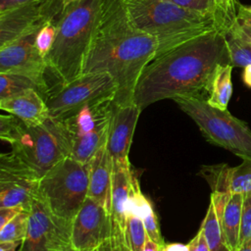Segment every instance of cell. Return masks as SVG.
Masks as SVG:
<instances>
[{
	"label": "cell",
	"instance_id": "obj_4",
	"mask_svg": "<svg viewBox=\"0 0 251 251\" xmlns=\"http://www.w3.org/2000/svg\"><path fill=\"white\" fill-rule=\"evenodd\" d=\"M103 0H78L63 7L56 19V37L46 56L48 95L82 75ZM48 97V96H47Z\"/></svg>",
	"mask_w": 251,
	"mask_h": 251
},
{
	"label": "cell",
	"instance_id": "obj_6",
	"mask_svg": "<svg viewBox=\"0 0 251 251\" xmlns=\"http://www.w3.org/2000/svg\"><path fill=\"white\" fill-rule=\"evenodd\" d=\"M174 101L195 122L208 142L223 147L241 159L251 158V129L245 122L235 118L227 110L209 105L205 98L179 97Z\"/></svg>",
	"mask_w": 251,
	"mask_h": 251
},
{
	"label": "cell",
	"instance_id": "obj_28",
	"mask_svg": "<svg viewBox=\"0 0 251 251\" xmlns=\"http://www.w3.org/2000/svg\"><path fill=\"white\" fill-rule=\"evenodd\" d=\"M126 237L130 251H143L147 238L143 221L136 217H127Z\"/></svg>",
	"mask_w": 251,
	"mask_h": 251
},
{
	"label": "cell",
	"instance_id": "obj_29",
	"mask_svg": "<svg viewBox=\"0 0 251 251\" xmlns=\"http://www.w3.org/2000/svg\"><path fill=\"white\" fill-rule=\"evenodd\" d=\"M238 0H215L217 8V23L221 29L227 30L234 23Z\"/></svg>",
	"mask_w": 251,
	"mask_h": 251
},
{
	"label": "cell",
	"instance_id": "obj_30",
	"mask_svg": "<svg viewBox=\"0 0 251 251\" xmlns=\"http://www.w3.org/2000/svg\"><path fill=\"white\" fill-rule=\"evenodd\" d=\"M56 37V20L49 21L42 25L36 33L35 47L38 53L45 59L50 52Z\"/></svg>",
	"mask_w": 251,
	"mask_h": 251
},
{
	"label": "cell",
	"instance_id": "obj_24",
	"mask_svg": "<svg viewBox=\"0 0 251 251\" xmlns=\"http://www.w3.org/2000/svg\"><path fill=\"white\" fill-rule=\"evenodd\" d=\"M226 41L230 64L233 67L245 68L251 65V42L232 27L226 30Z\"/></svg>",
	"mask_w": 251,
	"mask_h": 251
},
{
	"label": "cell",
	"instance_id": "obj_2",
	"mask_svg": "<svg viewBox=\"0 0 251 251\" xmlns=\"http://www.w3.org/2000/svg\"><path fill=\"white\" fill-rule=\"evenodd\" d=\"M157 51L156 40L134 26L121 0H103L82 74H110L118 85L114 103H132L139 76Z\"/></svg>",
	"mask_w": 251,
	"mask_h": 251
},
{
	"label": "cell",
	"instance_id": "obj_32",
	"mask_svg": "<svg viewBox=\"0 0 251 251\" xmlns=\"http://www.w3.org/2000/svg\"><path fill=\"white\" fill-rule=\"evenodd\" d=\"M230 27L234 28L246 40L251 42V5L238 2L236 18Z\"/></svg>",
	"mask_w": 251,
	"mask_h": 251
},
{
	"label": "cell",
	"instance_id": "obj_43",
	"mask_svg": "<svg viewBox=\"0 0 251 251\" xmlns=\"http://www.w3.org/2000/svg\"><path fill=\"white\" fill-rule=\"evenodd\" d=\"M238 251H251V239L245 241L243 244L240 245Z\"/></svg>",
	"mask_w": 251,
	"mask_h": 251
},
{
	"label": "cell",
	"instance_id": "obj_38",
	"mask_svg": "<svg viewBox=\"0 0 251 251\" xmlns=\"http://www.w3.org/2000/svg\"><path fill=\"white\" fill-rule=\"evenodd\" d=\"M39 0H0V13H4L19 6Z\"/></svg>",
	"mask_w": 251,
	"mask_h": 251
},
{
	"label": "cell",
	"instance_id": "obj_11",
	"mask_svg": "<svg viewBox=\"0 0 251 251\" xmlns=\"http://www.w3.org/2000/svg\"><path fill=\"white\" fill-rule=\"evenodd\" d=\"M38 30L29 32L0 48V73L16 74L30 78L38 85L41 95L46 100L48 66L35 47Z\"/></svg>",
	"mask_w": 251,
	"mask_h": 251
},
{
	"label": "cell",
	"instance_id": "obj_8",
	"mask_svg": "<svg viewBox=\"0 0 251 251\" xmlns=\"http://www.w3.org/2000/svg\"><path fill=\"white\" fill-rule=\"evenodd\" d=\"M117 92L118 85L110 74L86 73L51 92L46 103L50 117L65 120L76 114L85 105L114 101Z\"/></svg>",
	"mask_w": 251,
	"mask_h": 251
},
{
	"label": "cell",
	"instance_id": "obj_46",
	"mask_svg": "<svg viewBox=\"0 0 251 251\" xmlns=\"http://www.w3.org/2000/svg\"><path fill=\"white\" fill-rule=\"evenodd\" d=\"M18 251H21V250H20V249H19V250H18Z\"/></svg>",
	"mask_w": 251,
	"mask_h": 251
},
{
	"label": "cell",
	"instance_id": "obj_22",
	"mask_svg": "<svg viewBox=\"0 0 251 251\" xmlns=\"http://www.w3.org/2000/svg\"><path fill=\"white\" fill-rule=\"evenodd\" d=\"M231 64H220L217 66L209 95L206 99L209 105L220 110H227V105L232 94Z\"/></svg>",
	"mask_w": 251,
	"mask_h": 251
},
{
	"label": "cell",
	"instance_id": "obj_16",
	"mask_svg": "<svg viewBox=\"0 0 251 251\" xmlns=\"http://www.w3.org/2000/svg\"><path fill=\"white\" fill-rule=\"evenodd\" d=\"M0 108L28 126L41 125L50 117L46 100L32 88L0 99Z\"/></svg>",
	"mask_w": 251,
	"mask_h": 251
},
{
	"label": "cell",
	"instance_id": "obj_40",
	"mask_svg": "<svg viewBox=\"0 0 251 251\" xmlns=\"http://www.w3.org/2000/svg\"><path fill=\"white\" fill-rule=\"evenodd\" d=\"M22 242L16 241H7L0 242V251H17V247L21 246Z\"/></svg>",
	"mask_w": 251,
	"mask_h": 251
},
{
	"label": "cell",
	"instance_id": "obj_9",
	"mask_svg": "<svg viewBox=\"0 0 251 251\" xmlns=\"http://www.w3.org/2000/svg\"><path fill=\"white\" fill-rule=\"evenodd\" d=\"M72 222L56 216L36 194L31 203L28 226L21 251H68Z\"/></svg>",
	"mask_w": 251,
	"mask_h": 251
},
{
	"label": "cell",
	"instance_id": "obj_3",
	"mask_svg": "<svg viewBox=\"0 0 251 251\" xmlns=\"http://www.w3.org/2000/svg\"><path fill=\"white\" fill-rule=\"evenodd\" d=\"M0 137L11 145L0 156V172L35 181L64 158L71 156L72 134L64 120L49 117L28 126L14 115H1Z\"/></svg>",
	"mask_w": 251,
	"mask_h": 251
},
{
	"label": "cell",
	"instance_id": "obj_33",
	"mask_svg": "<svg viewBox=\"0 0 251 251\" xmlns=\"http://www.w3.org/2000/svg\"><path fill=\"white\" fill-rule=\"evenodd\" d=\"M249 239H251V191L243 194L239 247Z\"/></svg>",
	"mask_w": 251,
	"mask_h": 251
},
{
	"label": "cell",
	"instance_id": "obj_17",
	"mask_svg": "<svg viewBox=\"0 0 251 251\" xmlns=\"http://www.w3.org/2000/svg\"><path fill=\"white\" fill-rule=\"evenodd\" d=\"M88 197L98 201L111 213V193L113 180V160L104 145L88 163Z\"/></svg>",
	"mask_w": 251,
	"mask_h": 251
},
{
	"label": "cell",
	"instance_id": "obj_27",
	"mask_svg": "<svg viewBox=\"0 0 251 251\" xmlns=\"http://www.w3.org/2000/svg\"><path fill=\"white\" fill-rule=\"evenodd\" d=\"M29 211H22L6 226L0 228V242H23L28 226Z\"/></svg>",
	"mask_w": 251,
	"mask_h": 251
},
{
	"label": "cell",
	"instance_id": "obj_39",
	"mask_svg": "<svg viewBox=\"0 0 251 251\" xmlns=\"http://www.w3.org/2000/svg\"><path fill=\"white\" fill-rule=\"evenodd\" d=\"M162 251H189V247L182 243H165L162 246Z\"/></svg>",
	"mask_w": 251,
	"mask_h": 251
},
{
	"label": "cell",
	"instance_id": "obj_21",
	"mask_svg": "<svg viewBox=\"0 0 251 251\" xmlns=\"http://www.w3.org/2000/svg\"><path fill=\"white\" fill-rule=\"evenodd\" d=\"M109 125L110 122L88 134L73 136L71 157L82 164H88L97 151L106 145Z\"/></svg>",
	"mask_w": 251,
	"mask_h": 251
},
{
	"label": "cell",
	"instance_id": "obj_10",
	"mask_svg": "<svg viewBox=\"0 0 251 251\" xmlns=\"http://www.w3.org/2000/svg\"><path fill=\"white\" fill-rule=\"evenodd\" d=\"M113 232L111 213L87 196L72 221L71 244L75 251H99L110 248Z\"/></svg>",
	"mask_w": 251,
	"mask_h": 251
},
{
	"label": "cell",
	"instance_id": "obj_19",
	"mask_svg": "<svg viewBox=\"0 0 251 251\" xmlns=\"http://www.w3.org/2000/svg\"><path fill=\"white\" fill-rule=\"evenodd\" d=\"M133 173L130 164L113 162L111 193V217L113 225L126 228V206L129 197Z\"/></svg>",
	"mask_w": 251,
	"mask_h": 251
},
{
	"label": "cell",
	"instance_id": "obj_36",
	"mask_svg": "<svg viewBox=\"0 0 251 251\" xmlns=\"http://www.w3.org/2000/svg\"><path fill=\"white\" fill-rule=\"evenodd\" d=\"M187 245L189 247V251H211L201 227Z\"/></svg>",
	"mask_w": 251,
	"mask_h": 251
},
{
	"label": "cell",
	"instance_id": "obj_20",
	"mask_svg": "<svg viewBox=\"0 0 251 251\" xmlns=\"http://www.w3.org/2000/svg\"><path fill=\"white\" fill-rule=\"evenodd\" d=\"M113 109L114 101L85 105L76 114L64 121L72 137L85 135L108 124L111 120Z\"/></svg>",
	"mask_w": 251,
	"mask_h": 251
},
{
	"label": "cell",
	"instance_id": "obj_14",
	"mask_svg": "<svg viewBox=\"0 0 251 251\" xmlns=\"http://www.w3.org/2000/svg\"><path fill=\"white\" fill-rule=\"evenodd\" d=\"M200 175L209 183L212 193H247L251 191V158H243L236 167L226 164L204 166Z\"/></svg>",
	"mask_w": 251,
	"mask_h": 251
},
{
	"label": "cell",
	"instance_id": "obj_45",
	"mask_svg": "<svg viewBox=\"0 0 251 251\" xmlns=\"http://www.w3.org/2000/svg\"><path fill=\"white\" fill-rule=\"evenodd\" d=\"M68 251H75V250H74V249L72 248V249H70V250H68ZM99 251H110V248H108V249H104V250H99Z\"/></svg>",
	"mask_w": 251,
	"mask_h": 251
},
{
	"label": "cell",
	"instance_id": "obj_1",
	"mask_svg": "<svg viewBox=\"0 0 251 251\" xmlns=\"http://www.w3.org/2000/svg\"><path fill=\"white\" fill-rule=\"evenodd\" d=\"M230 64L226 31L214 29L155 58L143 70L133 93L141 109L179 97L207 99L216 68Z\"/></svg>",
	"mask_w": 251,
	"mask_h": 251
},
{
	"label": "cell",
	"instance_id": "obj_44",
	"mask_svg": "<svg viewBox=\"0 0 251 251\" xmlns=\"http://www.w3.org/2000/svg\"><path fill=\"white\" fill-rule=\"evenodd\" d=\"M75 1H78V0H61V2H62V4H63V6L69 5V4H71V3L75 2Z\"/></svg>",
	"mask_w": 251,
	"mask_h": 251
},
{
	"label": "cell",
	"instance_id": "obj_5",
	"mask_svg": "<svg viewBox=\"0 0 251 251\" xmlns=\"http://www.w3.org/2000/svg\"><path fill=\"white\" fill-rule=\"evenodd\" d=\"M121 1L134 26L156 40V58L195 37L220 28L214 18L186 10L170 0Z\"/></svg>",
	"mask_w": 251,
	"mask_h": 251
},
{
	"label": "cell",
	"instance_id": "obj_34",
	"mask_svg": "<svg viewBox=\"0 0 251 251\" xmlns=\"http://www.w3.org/2000/svg\"><path fill=\"white\" fill-rule=\"evenodd\" d=\"M142 221H143L144 228H145V231H146V234L148 235V237L150 239H152L153 241H155L156 243H158L160 245H164L165 241L161 234L158 218H157L155 211H153L150 215H148Z\"/></svg>",
	"mask_w": 251,
	"mask_h": 251
},
{
	"label": "cell",
	"instance_id": "obj_41",
	"mask_svg": "<svg viewBox=\"0 0 251 251\" xmlns=\"http://www.w3.org/2000/svg\"><path fill=\"white\" fill-rule=\"evenodd\" d=\"M162 246L163 245H160L155 241H153L152 239H150L147 235L143 251H162Z\"/></svg>",
	"mask_w": 251,
	"mask_h": 251
},
{
	"label": "cell",
	"instance_id": "obj_35",
	"mask_svg": "<svg viewBox=\"0 0 251 251\" xmlns=\"http://www.w3.org/2000/svg\"><path fill=\"white\" fill-rule=\"evenodd\" d=\"M110 251H130L126 237V230L116 225H113Z\"/></svg>",
	"mask_w": 251,
	"mask_h": 251
},
{
	"label": "cell",
	"instance_id": "obj_31",
	"mask_svg": "<svg viewBox=\"0 0 251 251\" xmlns=\"http://www.w3.org/2000/svg\"><path fill=\"white\" fill-rule=\"evenodd\" d=\"M170 1L186 10H189L207 17L214 18L217 22V8H216L215 0H170Z\"/></svg>",
	"mask_w": 251,
	"mask_h": 251
},
{
	"label": "cell",
	"instance_id": "obj_25",
	"mask_svg": "<svg viewBox=\"0 0 251 251\" xmlns=\"http://www.w3.org/2000/svg\"><path fill=\"white\" fill-rule=\"evenodd\" d=\"M153 211L154 209L152 207L151 202L141 192L139 181L133 174L129 197H128L127 206H126V218L136 217L140 220H144Z\"/></svg>",
	"mask_w": 251,
	"mask_h": 251
},
{
	"label": "cell",
	"instance_id": "obj_42",
	"mask_svg": "<svg viewBox=\"0 0 251 251\" xmlns=\"http://www.w3.org/2000/svg\"><path fill=\"white\" fill-rule=\"evenodd\" d=\"M242 79L248 87H251V65H248L244 68L242 73Z\"/></svg>",
	"mask_w": 251,
	"mask_h": 251
},
{
	"label": "cell",
	"instance_id": "obj_15",
	"mask_svg": "<svg viewBox=\"0 0 251 251\" xmlns=\"http://www.w3.org/2000/svg\"><path fill=\"white\" fill-rule=\"evenodd\" d=\"M210 200L215 206L225 240L231 251L239 250L242 193H211Z\"/></svg>",
	"mask_w": 251,
	"mask_h": 251
},
{
	"label": "cell",
	"instance_id": "obj_37",
	"mask_svg": "<svg viewBox=\"0 0 251 251\" xmlns=\"http://www.w3.org/2000/svg\"><path fill=\"white\" fill-rule=\"evenodd\" d=\"M22 211L25 210L22 208H0V228L6 226Z\"/></svg>",
	"mask_w": 251,
	"mask_h": 251
},
{
	"label": "cell",
	"instance_id": "obj_12",
	"mask_svg": "<svg viewBox=\"0 0 251 251\" xmlns=\"http://www.w3.org/2000/svg\"><path fill=\"white\" fill-rule=\"evenodd\" d=\"M61 0H39L0 13V48L56 20Z\"/></svg>",
	"mask_w": 251,
	"mask_h": 251
},
{
	"label": "cell",
	"instance_id": "obj_18",
	"mask_svg": "<svg viewBox=\"0 0 251 251\" xmlns=\"http://www.w3.org/2000/svg\"><path fill=\"white\" fill-rule=\"evenodd\" d=\"M38 181L0 172V208H22L30 211L37 194Z\"/></svg>",
	"mask_w": 251,
	"mask_h": 251
},
{
	"label": "cell",
	"instance_id": "obj_23",
	"mask_svg": "<svg viewBox=\"0 0 251 251\" xmlns=\"http://www.w3.org/2000/svg\"><path fill=\"white\" fill-rule=\"evenodd\" d=\"M200 227L204 232L211 251H231L225 240L215 206L211 200Z\"/></svg>",
	"mask_w": 251,
	"mask_h": 251
},
{
	"label": "cell",
	"instance_id": "obj_7",
	"mask_svg": "<svg viewBox=\"0 0 251 251\" xmlns=\"http://www.w3.org/2000/svg\"><path fill=\"white\" fill-rule=\"evenodd\" d=\"M88 164L64 158L38 181L37 195L58 217L72 222L88 196Z\"/></svg>",
	"mask_w": 251,
	"mask_h": 251
},
{
	"label": "cell",
	"instance_id": "obj_26",
	"mask_svg": "<svg viewBox=\"0 0 251 251\" xmlns=\"http://www.w3.org/2000/svg\"><path fill=\"white\" fill-rule=\"evenodd\" d=\"M29 88L35 89L41 94L38 85L30 78L16 74L0 73V99L10 97Z\"/></svg>",
	"mask_w": 251,
	"mask_h": 251
},
{
	"label": "cell",
	"instance_id": "obj_13",
	"mask_svg": "<svg viewBox=\"0 0 251 251\" xmlns=\"http://www.w3.org/2000/svg\"><path fill=\"white\" fill-rule=\"evenodd\" d=\"M141 111L134 102L123 105L114 103L106 143L113 162L129 164L128 153Z\"/></svg>",
	"mask_w": 251,
	"mask_h": 251
}]
</instances>
